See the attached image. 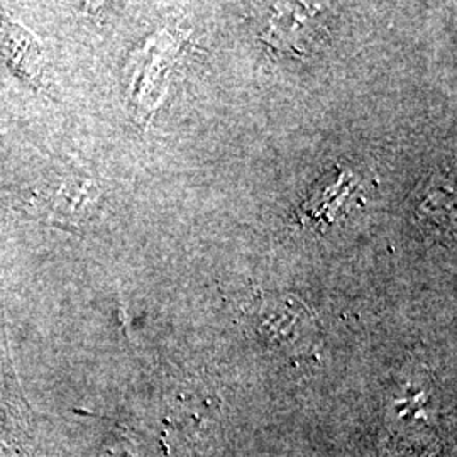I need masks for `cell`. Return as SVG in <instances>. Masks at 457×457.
I'll use <instances>...</instances> for the list:
<instances>
[{"label": "cell", "mask_w": 457, "mask_h": 457, "mask_svg": "<svg viewBox=\"0 0 457 457\" xmlns=\"http://www.w3.org/2000/svg\"><path fill=\"white\" fill-rule=\"evenodd\" d=\"M0 457H33V430L16 371L7 370L4 402L0 405Z\"/></svg>", "instance_id": "cell-1"}, {"label": "cell", "mask_w": 457, "mask_h": 457, "mask_svg": "<svg viewBox=\"0 0 457 457\" xmlns=\"http://www.w3.org/2000/svg\"><path fill=\"white\" fill-rule=\"evenodd\" d=\"M0 53L9 68L24 82L39 87L45 77V56L33 33L12 22L0 19Z\"/></svg>", "instance_id": "cell-2"}, {"label": "cell", "mask_w": 457, "mask_h": 457, "mask_svg": "<svg viewBox=\"0 0 457 457\" xmlns=\"http://www.w3.org/2000/svg\"><path fill=\"white\" fill-rule=\"evenodd\" d=\"M98 188L94 181L79 177L62 180L48 198L49 219L56 226L75 228L96 209Z\"/></svg>", "instance_id": "cell-3"}]
</instances>
